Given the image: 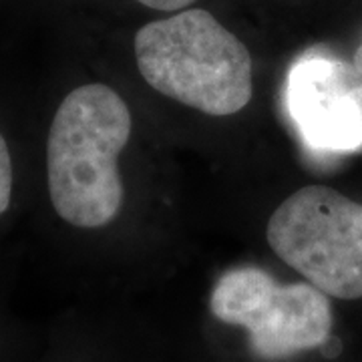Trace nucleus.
Returning a JSON list of instances; mask_svg holds the SVG:
<instances>
[{
    "label": "nucleus",
    "mask_w": 362,
    "mask_h": 362,
    "mask_svg": "<svg viewBox=\"0 0 362 362\" xmlns=\"http://www.w3.org/2000/svg\"><path fill=\"white\" fill-rule=\"evenodd\" d=\"M266 238L328 298H362V204L328 185H306L272 214Z\"/></svg>",
    "instance_id": "obj_3"
},
{
    "label": "nucleus",
    "mask_w": 362,
    "mask_h": 362,
    "mask_svg": "<svg viewBox=\"0 0 362 362\" xmlns=\"http://www.w3.org/2000/svg\"><path fill=\"white\" fill-rule=\"evenodd\" d=\"M286 109L306 147L346 156L362 147V107L352 63L306 52L288 71Z\"/></svg>",
    "instance_id": "obj_5"
},
{
    "label": "nucleus",
    "mask_w": 362,
    "mask_h": 362,
    "mask_svg": "<svg viewBox=\"0 0 362 362\" xmlns=\"http://www.w3.org/2000/svg\"><path fill=\"white\" fill-rule=\"evenodd\" d=\"M352 66H354V73H356V93H358V101L362 107V40L358 45V49L354 52V59H352Z\"/></svg>",
    "instance_id": "obj_8"
},
{
    "label": "nucleus",
    "mask_w": 362,
    "mask_h": 362,
    "mask_svg": "<svg viewBox=\"0 0 362 362\" xmlns=\"http://www.w3.org/2000/svg\"><path fill=\"white\" fill-rule=\"evenodd\" d=\"M135 61L157 93L206 115H233L254 93L247 47L204 8H185L141 26Z\"/></svg>",
    "instance_id": "obj_2"
},
{
    "label": "nucleus",
    "mask_w": 362,
    "mask_h": 362,
    "mask_svg": "<svg viewBox=\"0 0 362 362\" xmlns=\"http://www.w3.org/2000/svg\"><path fill=\"white\" fill-rule=\"evenodd\" d=\"M131 137V111L115 89L93 83L71 90L52 117L47 180L54 211L66 223L95 230L123 206L117 159Z\"/></svg>",
    "instance_id": "obj_1"
},
{
    "label": "nucleus",
    "mask_w": 362,
    "mask_h": 362,
    "mask_svg": "<svg viewBox=\"0 0 362 362\" xmlns=\"http://www.w3.org/2000/svg\"><path fill=\"white\" fill-rule=\"evenodd\" d=\"M139 4L147 8H156V11H185L187 6H192L195 0H137Z\"/></svg>",
    "instance_id": "obj_7"
},
{
    "label": "nucleus",
    "mask_w": 362,
    "mask_h": 362,
    "mask_svg": "<svg viewBox=\"0 0 362 362\" xmlns=\"http://www.w3.org/2000/svg\"><path fill=\"white\" fill-rule=\"evenodd\" d=\"M13 197V159L8 145L0 133V216L11 206Z\"/></svg>",
    "instance_id": "obj_6"
},
{
    "label": "nucleus",
    "mask_w": 362,
    "mask_h": 362,
    "mask_svg": "<svg viewBox=\"0 0 362 362\" xmlns=\"http://www.w3.org/2000/svg\"><path fill=\"white\" fill-rule=\"evenodd\" d=\"M209 310L220 322L242 326L259 361L322 349L332 337L330 298L310 282L280 284L256 266L226 272L211 290Z\"/></svg>",
    "instance_id": "obj_4"
}]
</instances>
